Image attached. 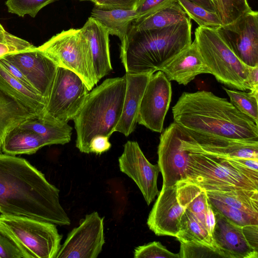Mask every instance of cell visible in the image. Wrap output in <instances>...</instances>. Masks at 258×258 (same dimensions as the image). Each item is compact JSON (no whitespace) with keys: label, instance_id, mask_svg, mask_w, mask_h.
<instances>
[{"label":"cell","instance_id":"obj_38","mask_svg":"<svg viewBox=\"0 0 258 258\" xmlns=\"http://www.w3.org/2000/svg\"><path fill=\"white\" fill-rule=\"evenodd\" d=\"M172 1L173 0H138L134 8L138 15L136 20L146 17Z\"/></svg>","mask_w":258,"mask_h":258},{"label":"cell","instance_id":"obj_45","mask_svg":"<svg viewBox=\"0 0 258 258\" xmlns=\"http://www.w3.org/2000/svg\"><path fill=\"white\" fill-rule=\"evenodd\" d=\"M205 226L209 234L212 236L216 224V217L215 212L209 202L205 217Z\"/></svg>","mask_w":258,"mask_h":258},{"label":"cell","instance_id":"obj_48","mask_svg":"<svg viewBox=\"0 0 258 258\" xmlns=\"http://www.w3.org/2000/svg\"><path fill=\"white\" fill-rule=\"evenodd\" d=\"M13 36V34L7 32L0 24V42H6L8 41Z\"/></svg>","mask_w":258,"mask_h":258},{"label":"cell","instance_id":"obj_47","mask_svg":"<svg viewBox=\"0 0 258 258\" xmlns=\"http://www.w3.org/2000/svg\"><path fill=\"white\" fill-rule=\"evenodd\" d=\"M201 7L204 8L207 10L216 12V9L213 0H188Z\"/></svg>","mask_w":258,"mask_h":258},{"label":"cell","instance_id":"obj_13","mask_svg":"<svg viewBox=\"0 0 258 258\" xmlns=\"http://www.w3.org/2000/svg\"><path fill=\"white\" fill-rule=\"evenodd\" d=\"M170 82L158 71L151 76L140 103L138 123L153 132L162 133L171 100Z\"/></svg>","mask_w":258,"mask_h":258},{"label":"cell","instance_id":"obj_2","mask_svg":"<svg viewBox=\"0 0 258 258\" xmlns=\"http://www.w3.org/2000/svg\"><path fill=\"white\" fill-rule=\"evenodd\" d=\"M174 122L185 131L207 136L258 141V125L226 98L207 91L183 92L172 108Z\"/></svg>","mask_w":258,"mask_h":258},{"label":"cell","instance_id":"obj_23","mask_svg":"<svg viewBox=\"0 0 258 258\" xmlns=\"http://www.w3.org/2000/svg\"><path fill=\"white\" fill-rule=\"evenodd\" d=\"M91 17L104 26L109 34L117 36L120 41L125 37L133 23L138 19L134 9L96 6L92 9Z\"/></svg>","mask_w":258,"mask_h":258},{"label":"cell","instance_id":"obj_3","mask_svg":"<svg viewBox=\"0 0 258 258\" xmlns=\"http://www.w3.org/2000/svg\"><path fill=\"white\" fill-rule=\"evenodd\" d=\"M191 21L160 29L132 25L121 41L120 58L126 73L154 74L191 44Z\"/></svg>","mask_w":258,"mask_h":258},{"label":"cell","instance_id":"obj_15","mask_svg":"<svg viewBox=\"0 0 258 258\" xmlns=\"http://www.w3.org/2000/svg\"><path fill=\"white\" fill-rule=\"evenodd\" d=\"M120 170L136 183L149 206L158 195L157 179L160 172L157 165L151 164L136 141H128L118 158Z\"/></svg>","mask_w":258,"mask_h":258},{"label":"cell","instance_id":"obj_34","mask_svg":"<svg viewBox=\"0 0 258 258\" xmlns=\"http://www.w3.org/2000/svg\"><path fill=\"white\" fill-rule=\"evenodd\" d=\"M187 16L192 19L199 26L217 28L222 23L216 12L207 10L188 0H176Z\"/></svg>","mask_w":258,"mask_h":258},{"label":"cell","instance_id":"obj_7","mask_svg":"<svg viewBox=\"0 0 258 258\" xmlns=\"http://www.w3.org/2000/svg\"><path fill=\"white\" fill-rule=\"evenodd\" d=\"M185 180L206 191L258 190V181L242 174L224 157L210 154L189 152Z\"/></svg>","mask_w":258,"mask_h":258},{"label":"cell","instance_id":"obj_24","mask_svg":"<svg viewBox=\"0 0 258 258\" xmlns=\"http://www.w3.org/2000/svg\"><path fill=\"white\" fill-rule=\"evenodd\" d=\"M38 114L0 89V154L6 135L24 121Z\"/></svg>","mask_w":258,"mask_h":258},{"label":"cell","instance_id":"obj_9","mask_svg":"<svg viewBox=\"0 0 258 258\" xmlns=\"http://www.w3.org/2000/svg\"><path fill=\"white\" fill-rule=\"evenodd\" d=\"M89 91L77 74L58 66L49 96L41 114L45 117L68 123L80 111Z\"/></svg>","mask_w":258,"mask_h":258},{"label":"cell","instance_id":"obj_11","mask_svg":"<svg viewBox=\"0 0 258 258\" xmlns=\"http://www.w3.org/2000/svg\"><path fill=\"white\" fill-rule=\"evenodd\" d=\"M237 57L245 64L258 65V13L250 10L234 22L217 28Z\"/></svg>","mask_w":258,"mask_h":258},{"label":"cell","instance_id":"obj_31","mask_svg":"<svg viewBox=\"0 0 258 258\" xmlns=\"http://www.w3.org/2000/svg\"><path fill=\"white\" fill-rule=\"evenodd\" d=\"M230 98V102L241 113L255 124L258 123V90L247 93L223 87Z\"/></svg>","mask_w":258,"mask_h":258},{"label":"cell","instance_id":"obj_40","mask_svg":"<svg viewBox=\"0 0 258 258\" xmlns=\"http://www.w3.org/2000/svg\"><path fill=\"white\" fill-rule=\"evenodd\" d=\"M0 258H25V256L10 239L0 233Z\"/></svg>","mask_w":258,"mask_h":258},{"label":"cell","instance_id":"obj_19","mask_svg":"<svg viewBox=\"0 0 258 258\" xmlns=\"http://www.w3.org/2000/svg\"><path fill=\"white\" fill-rule=\"evenodd\" d=\"M158 71L169 81L186 85L202 74H210L195 41L179 53L164 63Z\"/></svg>","mask_w":258,"mask_h":258},{"label":"cell","instance_id":"obj_21","mask_svg":"<svg viewBox=\"0 0 258 258\" xmlns=\"http://www.w3.org/2000/svg\"><path fill=\"white\" fill-rule=\"evenodd\" d=\"M81 31L88 41L92 56L94 68L99 81L112 70L108 30L98 21L90 17Z\"/></svg>","mask_w":258,"mask_h":258},{"label":"cell","instance_id":"obj_29","mask_svg":"<svg viewBox=\"0 0 258 258\" xmlns=\"http://www.w3.org/2000/svg\"><path fill=\"white\" fill-rule=\"evenodd\" d=\"M208 197L241 210L258 215V190L206 191Z\"/></svg>","mask_w":258,"mask_h":258},{"label":"cell","instance_id":"obj_33","mask_svg":"<svg viewBox=\"0 0 258 258\" xmlns=\"http://www.w3.org/2000/svg\"><path fill=\"white\" fill-rule=\"evenodd\" d=\"M222 25L234 22L251 9L247 0H213Z\"/></svg>","mask_w":258,"mask_h":258},{"label":"cell","instance_id":"obj_10","mask_svg":"<svg viewBox=\"0 0 258 258\" xmlns=\"http://www.w3.org/2000/svg\"><path fill=\"white\" fill-rule=\"evenodd\" d=\"M104 243V218L93 212L68 234L55 258H96Z\"/></svg>","mask_w":258,"mask_h":258},{"label":"cell","instance_id":"obj_46","mask_svg":"<svg viewBox=\"0 0 258 258\" xmlns=\"http://www.w3.org/2000/svg\"><path fill=\"white\" fill-rule=\"evenodd\" d=\"M251 90H258V65L251 67L248 77Z\"/></svg>","mask_w":258,"mask_h":258},{"label":"cell","instance_id":"obj_16","mask_svg":"<svg viewBox=\"0 0 258 258\" xmlns=\"http://www.w3.org/2000/svg\"><path fill=\"white\" fill-rule=\"evenodd\" d=\"M181 128L182 147L189 153L258 159V141L219 138L192 133Z\"/></svg>","mask_w":258,"mask_h":258},{"label":"cell","instance_id":"obj_32","mask_svg":"<svg viewBox=\"0 0 258 258\" xmlns=\"http://www.w3.org/2000/svg\"><path fill=\"white\" fill-rule=\"evenodd\" d=\"M208 198L213 209L233 224L241 227L258 225V215L235 208L209 197Z\"/></svg>","mask_w":258,"mask_h":258},{"label":"cell","instance_id":"obj_42","mask_svg":"<svg viewBox=\"0 0 258 258\" xmlns=\"http://www.w3.org/2000/svg\"><path fill=\"white\" fill-rule=\"evenodd\" d=\"M0 65L11 76L20 82L26 87L36 91L21 71L9 61L4 57H1L0 58Z\"/></svg>","mask_w":258,"mask_h":258},{"label":"cell","instance_id":"obj_25","mask_svg":"<svg viewBox=\"0 0 258 258\" xmlns=\"http://www.w3.org/2000/svg\"><path fill=\"white\" fill-rule=\"evenodd\" d=\"M45 146V142L38 134L18 125L11 130L5 136L2 146V152L13 156L31 155Z\"/></svg>","mask_w":258,"mask_h":258},{"label":"cell","instance_id":"obj_4","mask_svg":"<svg viewBox=\"0 0 258 258\" xmlns=\"http://www.w3.org/2000/svg\"><path fill=\"white\" fill-rule=\"evenodd\" d=\"M125 76L108 78L92 89L74 118L77 133L76 146L90 153L91 140L98 136L109 138L120 118L125 93Z\"/></svg>","mask_w":258,"mask_h":258},{"label":"cell","instance_id":"obj_18","mask_svg":"<svg viewBox=\"0 0 258 258\" xmlns=\"http://www.w3.org/2000/svg\"><path fill=\"white\" fill-rule=\"evenodd\" d=\"M213 210L216 224L212 237L215 245L228 258H258V251L255 250L246 240L242 227L233 224Z\"/></svg>","mask_w":258,"mask_h":258},{"label":"cell","instance_id":"obj_39","mask_svg":"<svg viewBox=\"0 0 258 258\" xmlns=\"http://www.w3.org/2000/svg\"><path fill=\"white\" fill-rule=\"evenodd\" d=\"M28 41L13 35L6 42H0V58L10 53L18 52L33 47Z\"/></svg>","mask_w":258,"mask_h":258},{"label":"cell","instance_id":"obj_28","mask_svg":"<svg viewBox=\"0 0 258 258\" xmlns=\"http://www.w3.org/2000/svg\"><path fill=\"white\" fill-rule=\"evenodd\" d=\"M176 186L179 204L192 213L205 226V214L209 203L206 191L196 184L185 180L179 181Z\"/></svg>","mask_w":258,"mask_h":258},{"label":"cell","instance_id":"obj_17","mask_svg":"<svg viewBox=\"0 0 258 258\" xmlns=\"http://www.w3.org/2000/svg\"><path fill=\"white\" fill-rule=\"evenodd\" d=\"M150 211L147 224L158 236L175 237L185 209L177 199L176 185L162 187Z\"/></svg>","mask_w":258,"mask_h":258},{"label":"cell","instance_id":"obj_20","mask_svg":"<svg viewBox=\"0 0 258 258\" xmlns=\"http://www.w3.org/2000/svg\"><path fill=\"white\" fill-rule=\"evenodd\" d=\"M152 73L125 74L126 86L122 113L114 132L127 137L138 123L141 101Z\"/></svg>","mask_w":258,"mask_h":258},{"label":"cell","instance_id":"obj_1","mask_svg":"<svg viewBox=\"0 0 258 258\" xmlns=\"http://www.w3.org/2000/svg\"><path fill=\"white\" fill-rule=\"evenodd\" d=\"M59 190L25 159L0 154V213L70 225Z\"/></svg>","mask_w":258,"mask_h":258},{"label":"cell","instance_id":"obj_26","mask_svg":"<svg viewBox=\"0 0 258 258\" xmlns=\"http://www.w3.org/2000/svg\"><path fill=\"white\" fill-rule=\"evenodd\" d=\"M0 89L26 107L39 114L45 108L46 101L40 94L13 78L1 65Z\"/></svg>","mask_w":258,"mask_h":258},{"label":"cell","instance_id":"obj_49","mask_svg":"<svg viewBox=\"0 0 258 258\" xmlns=\"http://www.w3.org/2000/svg\"><path fill=\"white\" fill-rule=\"evenodd\" d=\"M80 1H91V0H80Z\"/></svg>","mask_w":258,"mask_h":258},{"label":"cell","instance_id":"obj_37","mask_svg":"<svg viewBox=\"0 0 258 258\" xmlns=\"http://www.w3.org/2000/svg\"><path fill=\"white\" fill-rule=\"evenodd\" d=\"M135 258H179L178 253L168 250L160 242L153 241L136 247L134 251Z\"/></svg>","mask_w":258,"mask_h":258},{"label":"cell","instance_id":"obj_30","mask_svg":"<svg viewBox=\"0 0 258 258\" xmlns=\"http://www.w3.org/2000/svg\"><path fill=\"white\" fill-rule=\"evenodd\" d=\"M175 237L180 242H197L215 244L205 226L187 209L181 217L179 231Z\"/></svg>","mask_w":258,"mask_h":258},{"label":"cell","instance_id":"obj_27","mask_svg":"<svg viewBox=\"0 0 258 258\" xmlns=\"http://www.w3.org/2000/svg\"><path fill=\"white\" fill-rule=\"evenodd\" d=\"M189 21L177 1L173 0L132 25L139 29H160Z\"/></svg>","mask_w":258,"mask_h":258},{"label":"cell","instance_id":"obj_5","mask_svg":"<svg viewBox=\"0 0 258 258\" xmlns=\"http://www.w3.org/2000/svg\"><path fill=\"white\" fill-rule=\"evenodd\" d=\"M195 36L194 41L210 74L230 88L250 90L248 77L251 67L237 57L217 28L199 26Z\"/></svg>","mask_w":258,"mask_h":258},{"label":"cell","instance_id":"obj_14","mask_svg":"<svg viewBox=\"0 0 258 258\" xmlns=\"http://www.w3.org/2000/svg\"><path fill=\"white\" fill-rule=\"evenodd\" d=\"M2 57L18 68L47 102L58 66L34 46Z\"/></svg>","mask_w":258,"mask_h":258},{"label":"cell","instance_id":"obj_8","mask_svg":"<svg viewBox=\"0 0 258 258\" xmlns=\"http://www.w3.org/2000/svg\"><path fill=\"white\" fill-rule=\"evenodd\" d=\"M38 47L58 67L77 74L89 91L98 82L89 44L81 29L63 30Z\"/></svg>","mask_w":258,"mask_h":258},{"label":"cell","instance_id":"obj_22","mask_svg":"<svg viewBox=\"0 0 258 258\" xmlns=\"http://www.w3.org/2000/svg\"><path fill=\"white\" fill-rule=\"evenodd\" d=\"M19 126L38 134L46 146L64 145L71 140L73 128L68 123L45 117L41 113L27 119Z\"/></svg>","mask_w":258,"mask_h":258},{"label":"cell","instance_id":"obj_41","mask_svg":"<svg viewBox=\"0 0 258 258\" xmlns=\"http://www.w3.org/2000/svg\"><path fill=\"white\" fill-rule=\"evenodd\" d=\"M95 6L105 8L134 9L138 0H91Z\"/></svg>","mask_w":258,"mask_h":258},{"label":"cell","instance_id":"obj_43","mask_svg":"<svg viewBox=\"0 0 258 258\" xmlns=\"http://www.w3.org/2000/svg\"><path fill=\"white\" fill-rule=\"evenodd\" d=\"M111 147L109 138L106 136H98L94 137L89 145L90 153L100 155L108 151Z\"/></svg>","mask_w":258,"mask_h":258},{"label":"cell","instance_id":"obj_44","mask_svg":"<svg viewBox=\"0 0 258 258\" xmlns=\"http://www.w3.org/2000/svg\"><path fill=\"white\" fill-rule=\"evenodd\" d=\"M245 237L249 245L258 251V225H250L242 227Z\"/></svg>","mask_w":258,"mask_h":258},{"label":"cell","instance_id":"obj_36","mask_svg":"<svg viewBox=\"0 0 258 258\" xmlns=\"http://www.w3.org/2000/svg\"><path fill=\"white\" fill-rule=\"evenodd\" d=\"M58 0H7L6 5L9 13L23 17L29 15L35 17L40 10Z\"/></svg>","mask_w":258,"mask_h":258},{"label":"cell","instance_id":"obj_6","mask_svg":"<svg viewBox=\"0 0 258 258\" xmlns=\"http://www.w3.org/2000/svg\"><path fill=\"white\" fill-rule=\"evenodd\" d=\"M0 233L10 239L25 258H55L62 235L56 224L24 216L0 215Z\"/></svg>","mask_w":258,"mask_h":258},{"label":"cell","instance_id":"obj_12","mask_svg":"<svg viewBox=\"0 0 258 258\" xmlns=\"http://www.w3.org/2000/svg\"><path fill=\"white\" fill-rule=\"evenodd\" d=\"M181 138L182 128L174 122L160 137L158 165L162 175V187L175 185L186 178L189 152L182 148Z\"/></svg>","mask_w":258,"mask_h":258},{"label":"cell","instance_id":"obj_35","mask_svg":"<svg viewBox=\"0 0 258 258\" xmlns=\"http://www.w3.org/2000/svg\"><path fill=\"white\" fill-rule=\"evenodd\" d=\"M179 258H228L215 244L197 242H180Z\"/></svg>","mask_w":258,"mask_h":258}]
</instances>
